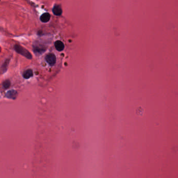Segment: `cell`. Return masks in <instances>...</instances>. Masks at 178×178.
Here are the masks:
<instances>
[{"instance_id":"9","label":"cell","mask_w":178,"mask_h":178,"mask_svg":"<svg viewBox=\"0 0 178 178\" xmlns=\"http://www.w3.org/2000/svg\"><path fill=\"white\" fill-rule=\"evenodd\" d=\"M9 63V60H6L5 61L4 64H3L2 67H1V71L2 72V73L5 72L7 70V67H8Z\"/></svg>"},{"instance_id":"6","label":"cell","mask_w":178,"mask_h":178,"mask_svg":"<svg viewBox=\"0 0 178 178\" xmlns=\"http://www.w3.org/2000/svg\"><path fill=\"white\" fill-rule=\"evenodd\" d=\"M50 19V15L48 13H45L40 17V20L43 23H47Z\"/></svg>"},{"instance_id":"10","label":"cell","mask_w":178,"mask_h":178,"mask_svg":"<svg viewBox=\"0 0 178 178\" xmlns=\"http://www.w3.org/2000/svg\"><path fill=\"white\" fill-rule=\"evenodd\" d=\"M10 85H11V82L9 80H6L3 83V86L5 89H7L8 88H9Z\"/></svg>"},{"instance_id":"2","label":"cell","mask_w":178,"mask_h":178,"mask_svg":"<svg viewBox=\"0 0 178 178\" xmlns=\"http://www.w3.org/2000/svg\"><path fill=\"white\" fill-rule=\"evenodd\" d=\"M46 60L50 66H53L56 63V57L53 53H50L46 55Z\"/></svg>"},{"instance_id":"5","label":"cell","mask_w":178,"mask_h":178,"mask_svg":"<svg viewBox=\"0 0 178 178\" xmlns=\"http://www.w3.org/2000/svg\"><path fill=\"white\" fill-rule=\"evenodd\" d=\"M53 14L57 15V16H60L61 15L62 13V10L61 9V7H60L59 5H55L53 9Z\"/></svg>"},{"instance_id":"1","label":"cell","mask_w":178,"mask_h":178,"mask_svg":"<svg viewBox=\"0 0 178 178\" xmlns=\"http://www.w3.org/2000/svg\"><path fill=\"white\" fill-rule=\"evenodd\" d=\"M14 48L15 50L16 51V52L22 55L23 56L27 58L28 59H31L32 58V55L29 52L20 45L17 44H15L14 46Z\"/></svg>"},{"instance_id":"8","label":"cell","mask_w":178,"mask_h":178,"mask_svg":"<svg viewBox=\"0 0 178 178\" xmlns=\"http://www.w3.org/2000/svg\"><path fill=\"white\" fill-rule=\"evenodd\" d=\"M34 52L37 54H41L42 53L44 52L46 50V48L42 46H37L34 47Z\"/></svg>"},{"instance_id":"3","label":"cell","mask_w":178,"mask_h":178,"mask_svg":"<svg viewBox=\"0 0 178 178\" xmlns=\"http://www.w3.org/2000/svg\"><path fill=\"white\" fill-rule=\"evenodd\" d=\"M17 96V92L15 90H11L6 94V97L9 99H15Z\"/></svg>"},{"instance_id":"7","label":"cell","mask_w":178,"mask_h":178,"mask_svg":"<svg viewBox=\"0 0 178 178\" xmlns=\"http://www.w3.org/2000/svg\"><path fill=\"white\" fill-rule=\"evenodd\" d=\"M23 76L24 78L29 79L33 76V71L31 69H28L23 73Z\"/></svg>"},{"instance_id":"4","label":"cell","mask_w":178,"mask_h":178,"mask_svg":"<svg viewBox=\"0 0 178 178\" xmlns=\"http://www.w3.org/2000/svg\"><path fill=\"white\" fill-rule=\"evenodd\" d=\"M55 49L59 51H61L64 49V45L62 41L57 40L55 42Z\"/></svg>"}]
</instances>
